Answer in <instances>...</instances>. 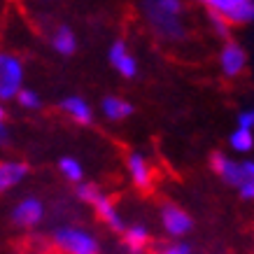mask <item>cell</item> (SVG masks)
Returning <instances> with one entry per match:
<instances>
[{
	"mask_svg": "<svg viewBox=\"0 0 254 254\" xmlns=\"http://www.w3.org/2000/svg\"><path fill=\"white\" fill-rule=\"evenodd\" d=\"M163 254H191V250H189V245H185V243H175V245L166 247Z\"/></svg>",
	"mask_w": 254,
	"mask_h": 254,
	"instance_id": "obj_24",
	"label": "cell"
},
{
	"mask_svg": "<svg viewBox=\"0 0 254 254\" xmlns=\"http://www.w3.org/2000/svg\"><path fill=\"white\" fill-rule=\"evenodd\" d=\"M52 47H54L56 54L72 56L77 52V38H75V33L70 31L68 26H59L54 35H52Z\"/></svg>",
	"mask_w": 254,
	"mask_h": 254,
	"instance_id": "obj_16",
	"label": "cell"
},
{
	"mask_svg": "<svg viewBox=\"0 0 254 254\" xmlns=\"http://www.w3.org/2000/svg\"><path fill=\"white\" fill-rule=\"evenodd\" d=\"M210 163H212V170H215L217 175L222 177L226 185L236 187V189H238V187L247 180L245 170H243V163L233 161V159H229V156L222 154V152H215L212 159H210Z\"/></svg>",
	"mask_w": 254,
	"mask_h": 254,
	"instance_id": "obj_8",
	"label": "cell"
},
{
	"mask_svg": "<svg viewBox=\"0 0 254 254\" xmlns=\"http://www.w3.org/2000/svg\"><path fill=\"white\" fill-rule=\"evenodd\" d=\"M243 163V170H245L247 180H254V161H240Z\"/></svg>",
	"mask_w": 254,
	"mask_h": 254,
	"instance_id": "obj_26",
	"label": "cell"
},
{
	"mask_svg": "<svg viewBox=\"0 0 254 254\" xmlns=\"http://www.w3.org/2000/svg\"><path fill=\"white\" fill-rule=\"evenodd\" d=\"M59 170H61V175L65 177L68 182H72V185H77V182L84 180V168H82V163H79L77 159H72V156L59 159Z\"/></svg>",
	"mask_w": 254,
	"mask_h": 254,
	"instance_id": "obj_18",
	"label": "cell"
},
{
	"mask_svg": "<svg viewBox=\"0 0 254 254\" xmlns=\"http://www.w3.org/2000/svg\"><path fill=\"white\" fill-rule=\"evenodd\" d=\"M140 9H142L147 26L159 40L180 42L187 38V26L182 21L185 16L182 0H142Z\"/></svg>",
	"mask_w": 254,
	"mask_h": 254,
	"instance_id": "obj_1",
	"label": "cell"
},
{
	"mask_svg": "<svg viewBox=\"0 0 254 254\" xmlns=\"http://www.w3.org/2000/svg\"><path fill=\"white\" fill-rule=\"evenodd\" d=\"M108 59L112 63V68L126 79H133L138 75V61H135V56L128 52V47L124 40H115L112 47H110L108 52Z\"/></svg>",
	"mask_w": 254,
	"mask_h": 254,
	"instance_id": "obj_7",
	"label": "cell"
},
{
	"mask_svg": "<svg viewBox=\"0 0 254 254\" xmlns=\"http://www.w3.org/2000/svg\"><path fill=\"white\" fill-rule=\"evenodd\" d=\"M238 193H240V198L254 200V180H245V182L238 187Z\"/></svg>",
	"mask_w": 254,
	"mask_h": 254,
	"instance_id": "obj_22",
	"label": "cell"
},
{
	"mask_svg": "<svg viewBox=\"0 0 254 254\" xmlns=\"http://www.w3.org/2000/svg\"><path fill=\"white\" fill-rule=\"evenodd\" d=\"M75 193H77V198L82 200V203H89V205H91L93 200L100 196L98 187H96V185H89V182H84V180H82V182H77V189H75Z\"/></svg>",
	"mask_w": 254,
	"mask_h": 254,
	"instance_id": "obj_20",
	"label": "cell"
},
{
	"mask_svg": "<svg viewBox=\"0 0 254 254\" xmlns=\"http://www.w3.org/2000/svg\"><path fill=\"white\" fill-rule=\"evenodd\" d=\"M126 166H128V175H131L133 185L147 191L152 182H154V168H152V163L145 159V154H140V152H131L128 159H126Z\"/></svg>",
	"mask_w": 254,
	"mask_h": 254,
	"instance_id": "obj_10",
	"label": "cell"
},
{
	"mask_svg": "<svg viewBox=\"0 0 254 254\" xmlns=\"http://www.w3.org/2000/svg\"><path fill=\"white\" fill-rule=\"evenodd\" d=\"M23 86V63L14 54L0 52V100H12Z\"/></svg>",
	"mask_w": 254,
	"mask_h": 254,
	"instance_id": "obj_3",
	"label": "cell"
},
{
	"mask_svg": "<svg viewBox=\"0 0 254 254\" xmlns=\"http://www.w3.org/2000/svg\"><path fill=\"white\" fill-rule=\"evenodd\" d=\"M61 110L72 119V122L82 124V126H86V124L93 122V110L82 96H68V98H63L61 100Z\"/></svg>",
	"mask_w": 254,
	"mask_h": 254,
	"instance_id": "obj_12",
	"label": "cell"
},
{
	"mask_svg": "<svg viewBox=\"0 0 254 254\" xmlns=\"http://www.w3.org/2000/svg\"><path fill=\"white\" fill-rule=\"evenodd\" d=\"M161 224L166 233H170L173 238H180L185 233L191 231V217L187 215L182 208H177L175 203H166L161 208Z\"/></svg>",
	"mask_w": 254,
	"mask_h": 254,
	"instance_id": "obj_9",
	"label": "cell"
},
{
	"mask_svg": "<svg viewBox=\"0 0 254 254\" xmlns=\"http://www.w3.org/2000/svg\"><path fill=\"white\" fill-rule=\"evenodd\" d=\"M14 98H16V103H19L23 110H40V108H42V100H40V96L35 91H31V89H23V86H21Z\"/></svg>",
	"mask_w": 254,
	"mask_h": 254,
	"instance_id": "obj_19",
	"label": "cell"
},
{
	"mask_svg": "<svg viewBox=\"0 0 254 254\" xmlns=\"http://www.w3.org/2000/svg\"><path fill=\"white\" fill-rule=\"evenodd\" d=\"M0 124H5V110H2V105H0Z\"/></svg>",
	"mask_w": 254,
	"mask_h": 254,
	"instance_id": "obj_27",
	"label": "cell"
},
{
	"mask_svg": "<svg viewBox=\"0 0 254 254\" xmlns=\"http://www.w3.org/2000/svg\"><path fill=\"white\" fill-rule=\"evenodd\" d=\"M52 240H54L56 250L63 254H98L100 252L98 240L93 238L89 231L79 229V226H61V229L54 231Z\"/></svg>",
	"mask_w": 254,
	"mask_h": 254,
	"instance_id": "obj_2",
	"label": "cell"
},
{
	"mask_svg": "<svg viewBox=\"0 0 254 254\" xmlns=\"http://www.w3.org/2000/svg\"><path fill=\"white\" fill-rule=\"evenodd\" d=\"M124 243L128 247L131 254H142L149 245V231H147L142 224H131V226H124Z\"/></svg>",
	"mask_w": 254,
	"mask_h": 254,
	"instance_id": "obj_15",
	"label": "cell"
},
{
	"mask_svg": "<svg viewBox=\"0 0 254 254\" xmlns=\"http://www.w3.org/2000/svg\"><path fill=\"white\" fill-rule=\"evenodd\" d=\"M229 145H231L233 152H240V154L252 152L254 149V131L252 128H245V126H238V128L229 135Z\"/></svg>",
	"mask_w": 254,
	"mask_h": 254,
	"instance_id": "obj_17",
	"label": "cell"
},
{
	"mask_svg": "<svg viewBox=\"0 0 254 254\" xmlns=\"http://www.w3.org/2000/svg\"><path fill=\"white\" fill-rule=\"evenodd\" d=\"M210 21H212V28H215V33L217 35H222L224 40H229V35H231V23L226 21V19H222V16H217V14H212L210 12Z\"/></svg>",
	"mask_w": 254,
	"mask_h": 254,
	"instance_id": "obj_21",
	"label": "cell"
},
{
	"mask_svg": "<svg viewBox=\"0 0 254 254\" xmlns=\"http://www.w3.org/2000/svg\"><path fill=\"white\" fill-rule=\"evenodd\" d=\"M238 126H245V128H252L254 131V110L240 112L238 115Z\"/></svg>",
	"mask_w": 254,
	"mask_h": 254,
	"instance_id": "obj_23",
	"label": "cell"
},
{
	"mask_svg": "<svg viewBox=\"0 0 254 254\" xmlns=\"http://www.w3.org/2000/svg\"><path fill=\"white\" fill-rule=\"evenodd\" d=\"M91 205H93V210H96V215L108 224L110 229H115V231H124V226H126V224H124L122 215L117 212L112 198H108V196H103V193H100V196L93 200Z\"/></svg>",
	"mask_w": 254,
	"mask_h": 254,
	"instance_id": "obj_13",
	"label": "cell"
},
{
	"mask_svg": "<svg viewBox=\"0 0 254 254\" xmlns=\"http://www.w3.org/2000/svg\"><path fill=\"white\" fill-rule=\"evenodd\" d=\"M100 112L110 122H122V119L133 115V105L128 100L119 98V96H105V98L100 100Z\"/></svg>",
	"mask_w": 254,
	"mask_h": 254,
	"instance_id": "obj_14",
	"label": "cell"
},
{
	"mask_svg": "<svg viewBox=\"0 0 254 254\" xmlns=\"http://www.w3.org/2000/svg\"><path fill=\"white\" fill-rule=\"evenodd\" d=\"M212 14L222 16L229 23L254 21V0H200Z\"/></svg>",
	"mask_w": 254,
	"mask_h": 254,
	"instance_id": "obj_4",
	"label": "cell"
},
{
	"mask_svg": "<svg viewBox=\"0 0 254 254\" xmlns=\"http://www.w3.org/2000/svg\"><path fill=\"white\" fill-rule=\"evenodd\" d=\"M2 145H9V131L5 124H0V147Z\"/></svg>",
	"mask_w": 254,
	"mask_h": 254,
	"instance_id": "obj_25",
	"label": "cell"
},
{
	"mask_svg": "<svg viewBox=\"0 0 254 254\" xmlns=\"http://www.w3.org/2000/svg\"><path fill=\"white\" fill-rule=\"evenodd\" d=\"M245 65H247L245 49L229 38V42H226V45L222 47V52H219V68H222V72L226 77H238L240 72L245 70Z\"/></svg>",
	"mask_w": 254,
	"mask_h": 254,
	"instance_id": "obj_6",
	"label": "cell"
},
{
	"mask_svg": "<svg viewBox=\"0 0 254 254\" xmlns=\"http://www.w3.org/2000/svg\"><path fill=\"white\" fill-rule=\"evenodd\" d=\"M28 175V166L23 161H0V193L21 185Z\"/></svg>",
	"mask_w": 254,
	"mask_h": 254,
	"instance_id": "obj_11",
	"label": "cell"
},
{
	"mask_svg": "<svg viewBox=\"0 0 254 254\" xmlns=\"http://www.w3.org/2000/svg\"><path fill=\"white\" fill-rule=\"evenodd\" d=\"M45 217V205L42 200L35 198V196H26L12 208V224L19 226V229H33L38 226Z\"/></svg>",
	"mask_w": 254,
	"mask_h": 254,
	"instance_id": "obj_5",
	"label": "cell"
}]
</instances>
